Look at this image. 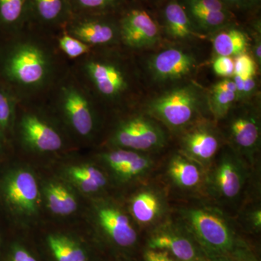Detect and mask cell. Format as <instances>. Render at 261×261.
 I'll return each instance as SVG.
<instances>
[{"label":"cell","instance_id":"cell-1","mask_svg":"<svg viewBox=\"0 0 261 261\" xmlns=\"http://www.w3.org/2000/svg\"><path fill=\"white\" fill-rule=\"evenodd\" d=\"M55 34L27 23L5 37L0 49V85L18 102H42L70 69Z\"/></svg>","mask_w":261,"mask_h":261},{"label":"cell","instance_id":"cell-2","mask_svg":"<svg viewBox=\"0 0 261 261\" xmlns=\"http://www.w3.org/2000/svg\"><path fill=\"white\" fill-rule=\"evenodd\" d=\"M126 48H92L70 62V71L92 95L101 109L126 106L134 88L133 70Z\"/></svg>","mask_w":261,"mask_h":261},{"label":"cell","instance_id":"cell-3","mask_svg":"<svg viewBox=\"0 0 261 261\" xmlns=\"http://www.w3.org/2000/svg\"><path fill=\"white\" fill-rule=\"evenodd\" d=\"M42 102L70 135L87 141L97 133L102 110L70 69Z\"/></svg>","mask_w":261,"mask_h":261},{"label":"cell","instance_id":"cell-4","mask_svg":"<svg viewBox=\"0 0 261 261\" xmlns=\"http://www.w3.org/2000/svg\"><path fill=\"white\" fill-rule=\"evenodd\" d=\"M14 126L22 145L34 152H58L66 143L65 130L42 102H18Z\"/></svg>","mask_w":261,"mask_h":261},{"label":"cell","instance_id":"cell-5","mask_svg":"<svg viewBox=\"0 0 261 261\" xmlns=\"http://www.w3.org/2000/svg\"><path fill=\"white\" fill-rule=\"evenodd\" d=\"M182 224L206 251L215 255L229 253L235 247V233L229 220L217 208L190 206L180 211Z\"/></svg>","mask_w":261,"mask_h":261},{"label":"cell","instance_id":"cell-6","mask_svg":"<svg viewBox=\"0 0 261 261\" xmlns=\"http://www.w3.org/2000/svg\"><path fill=\"white\" fill-rule=\"evenodd\" d=\"M202 96L193 84L178 87L151 101L148 113L172 130L194 124L200 113Z\"/></svg>","mask_w":261,"mask_h":261},{"label":"cell","instance_id":"cell-7","mask_svg":"<svg viewBox=\"0 0 261 261\" xmlns=\"http://www.w3.org/2000/svg\"><path fill=\"white\" fill-rule=\"evenodd\" d=\"M247 176L244 159L232 148H227L206 171L205 187L216 200L233 202L243 193Z\"/></svg>","mask_w":261,"mask_h":261},{"label":"cell","instance_id":"cell-8","mask_svg":"<svg viewBox=\"0 0 261 261\" xmlns=\"http://www.w3.org/2000/svg\"><path fill=\"white\" fill-rule=\"evenodd\" d=\"M166 132L152 118L133 114L121 118L109 137L114 148L130 149L140 152L159 150L166 145Z\"/></svg>","mask_w":261,"mask_h":261},{"label":"cell","instance_id":"cell-9","mask_svg":"<svg viewBox=\"0 0 261 261\" xmlns=\"http://www.w3.org/2000/svg\"><path fill=\"white\" fill-rule=\"evenodd\" d=\"M118 21L121 44L128 50L151 47L161 38L157 16L137 0H129L118 14Z\"/></svg>","mask_w":261,"mask_h":261},{"label":"cell","instance_id":"cell-10","mask_svg":"<svg viewBox=\"0 0 261 261\" xmlns=\"http://www.w3.org/2000/svg\"><path fill=\"white\" fill-rule=\"evenodd\" d=\"M63 30L92 48L121 45L118 14H73Z\"/></svg>","mask_w":261,"mask_h":261},{"label":"cell","instance_id":"cell-11","mask_svg":"<svg viewBox=\"0 0 261 261\" xmlns=\"http://www.w3.org/2000/svg\"><path fill=\"white\" fill-rule=\"evenodd\" d=\"M221 147L219 132L205 122L194 123L187 128L181 139V152L199 163L206 171L217 157Z\"/></svg>","mask_w":261,"mask_h":261},{"label":"cell","instance_id":"cell-12","mask_svg":"<svg viewBox=\"0 0 261 261\" xmlns=\"http://www.w3.org/2000/svg\"><path fill=\"white\" fill-rule=\"evenodd\" d=\"M184 224L164 223L151 235L148 248L166 250L178 261H200V252Z\"/></svg>","mask_w":261,"mask_h":261},{"label":"cell","instance_id":"cell-13","mask_svg":"<svg viewBox=\"0 0 261 261\" xmlns=\"http://www.w3.org/2000/svg\"><path fill=\"white\" fill-rule=\"evenodd\" d=\"M196 30L214 34L233 23L235 13L221 0H179Z\"/></svg>","mask_w":261,"mask_h":261},{"label":"cell","instance_id":"cell-14","mask_svg":"<svg viewBox=\"0 0 261 261\" xmlns=\"http://www.w3.org/2000/svg\"><path fill=\"white\" fill-rule=\"evenodd\" d=\"M5 198L13 208L22 214H35L39 207V192L32 173L20 170L12 173L4 185Z\"/></svg>","mask_w":261,"mask_h":261},{"label":"cell","instance_id":"cell-15","mask_svg":"<svg viewBox=\"0 0 261 261\" xmlns=\"http://www.w3.org/2000/svg\"><path fill=\"white\" fill-rule=\"evenodd\" d=\"M197 61L191 53L179 48H169L154 55L149 68L155 80L170 82L181 80L195 70Z\"/></svg>","mask_w":261,"mask_h":261},{"label":"cell","instance_id":"cell-16","mask_svg":"<svg viewBox=\"0 0 261 261\" xmlns=\"http://www.w3.org/2000/svg\"><path fill=\"white\" fill-rule=\"evenodd\" d=\"M29 23L51 33L64 29L73 15L70 0H28Z\"/></svg>","mask_w":261,"mask_h":261},{"label":"cell","instance_id":"cell-17","mask_svg":"<svg viewBox=\"0 0 261 261\" xmlns=\"http://www.w3.org/2000/svg\"><path fill=\"white\" fill-rule=\"evenodd\" d=\"M229 137L233 150L252 163L260 140V122L255 115L245 111L233 116L229 123Z\"/></svg>","mask_w":261,"mask_h":261},{"label":"cell","instance_id":"cell-18","mask_svg":"<svg viewBox=\"0 0 261 261\" xmlns=\"http://www.w3.org/2000/svg\"><path fill=\"white\" fill-rule=\"evenodd\" d=\"M99 226L111 240L122 247L133 246L137 243V232L128 215L116 206L103 205L97 210Z\"/></svg>","mask_w":261,"mask_h":261},{"label":"cell","instance_id":"cell-19","mask_svg":"<svg viewBox=\"0 0 261 261\" xmlns=\"http://www.w3.org/2000/svg\"><path fill=\"white\" fill-rule=\"evenodd\" d=\"M167 203L161 190L147 186L139 190L130 201V212L137 224L150 226L157 224L166 214Z\"/></svg>","mask_w":261,"mask_h":261},{"label":"cell","instance_id":"cell-20","mask_svg":"<svg viewBox=\"0 0 261 261\" xmlns=\"http://www.w3.org/2000/svg\"><path fill=\"white\" fill-rule=\"evenodd\" d=\"M161 28L172 39L178 40L200 37L179 0H161L158 4Z\"/></svg>","mask_w":261,"mask_h":261},{"label":"cell","instance_id":"cell-21","mask_svg":"<svg viewBox=\"0 0 261 261\" xmlns=\"http://www.w3.org/2000/svg\"><path fill=\"white\" fill-rule=\"evenodd\" d=\"M166 174L171 183L182 191H194L205 186V168L181 153L173 154L169 160Z\"/></svg>","mask_w":261,"mask_h":261},{"label":"cell","instance_id":"cell-22","mask_svg":"<svg viewBox=\"0 0 261 261\" xmlns=\"http://www.w3.org/2000/svg\"><path fill=\"white\" fill-rule=\"evenodd\" d=\"M213 34H215L213 46L218 56L235 58L245 53L248 47L246 33L233 23Z\"/></svg>","mask_w":261,"mask_h":261},{"label":"cell","instance_id":"cell-23","mask_svg":"<svg viewBox=\"0 0 261 261\" xmlns=\"http://www.w3.org/2000/svg\"><path fill=\"white\" fill-rule=\"evenodd\" d=\"M28 23V0H0V35L13 34Z\"/></svg>","mask_w":261,"mask_h":261},{"label":"cell","instance_id":"cell-24","mask_svg":"<svg viewBox=\"0 0 261 261\" xmlns=\"http://www.w3.org/2000/svg\"><path fill=\"white\" fill-rule=\"evenodd\" d=\"M49 210L59 216H68L77 210L78 203L71 192L59 184H50L45 190Z\"/></svg>","mask_w":261,"mask_h":261},{"label":"cell","instance_id":"cell-25","mask_svg":"<svg viewBox=\"0 0 261 261\" xmlns=\"http://www.w3.org/2000/svg\"><path fill=\"white\" fill-rule=\"evenodd\" d=\"M69 175L86 193H94L107 185L108 179L100 170L94 166H81L72 167Z\"/></svg>","mask_w":261,"mask_h":261},{"label":"cell","instance_id":"cell-26","mask_svg":"<svg viewBox=\"0 0 261 261\" xmlns=\"http://www.w3.org/2000/svg\"><path fill=\"white\" fill-rule=\"evenodd\" d=\"M73 14H119L129 0H70Z\"/></svg>","mask_w":261,"mask_h":261},{"label":"cell","instance_id":"cell-27","mask_svg":"<svg viewBox=\"0 0 261 261\" xmlns=\"http://www.w3.org/2000/svg\"><path fill=\"white\" fill-rule=\"evenodd\" d=\"M47 242L57 261H89L83 249L67 237L50 235Z\"/></svg>","mask_w":261,"mask_h":261},{"label":"cell","instance_id":"cell-28","mask_svg":"<svg viewBox=\"0 0 261 261\" xmlns=\"http://www.w3.org/2000/svg\"><path fill=\"white\" fill-rule=\"evenodd\" d=\"M55 39L58 49L70 62L80 59L88 54L92 49L82 41L70 35L63 29L55 34Z\"/></svg>","mask_w":261,"mask_h":261},{"label":"cell","instance_id":"cell-29","mask_svg":"<svg viewBox=\"0 0 261 261\" xmlns=\"http://www.w3.org/2000/svg\"><path fill=\"white\" fill-rule=\"evenodd\" d=\"M18 104L16 98L0 85V137L13 128Z\"/></svg>","mask_w":261,"mask_h":261},{"label":"cell","instance_id":"cell-30","mask_svg":"<svg viewBox=\"0 0 261 261\" xmlns=\"http://www.w3.org/2000/svg\"><path fill=\"white\" fill-rule=\"evenodd\" d=\"M209 106L216 120L222 119L229 112L233 103L238 99V94L230 91L211 89Z\"/></svg>","mask_w":261,"mask_h":261},{"label":"cell","instance_id":"cell-31","mask_svg":"<svg viewBox=\"0 0 261 261\" xmlns=\"http://www.w3.org/2000/svg\"><path fill=\"white\" fill-rule=\"evenodd\" d=\"M234 75L240 77L255 76L256 64L253 58L247 53L235 57Z\"/></svg>","mask_w":261,"mask_h":261},{"label":"cell","instance_id":"cell-32","mask_svg":"<svg viewBox=\"0 0 261 261\" xmlns=\"http://www.w3.org/2000/svg\"><path fill=\"white\" fill-rule=\"evenodd\" d=\"M233 80L236 85L238 99L249 97L256 88L255 76L240 77L233 75Z\"/></svg>","mask_w":261,"mask_h":261},{"label":"cell","instance_id":"cell-33","mask_svg":"<svg viewBox=\"0 0 261 261\" xmlns=\"http://www.w3.org/2000/svg\"><path fill=\"white\" fill-rule=\"evenodd\" d=\"M213 68L216 75L229 78L234 75V61L230 57L218 56L213 63Z\"/></svg>","mask_w":261,"mask_h":261},{"label":"cell","instance_id":"cell-34","mask_svg":"<svg viewBox=\"0 0 261 261\" xmlns=\"http://www.w3.org/2000/svg\"><path fill=\"white\" fill-rule=\"evenodd\" d=\"M145 261H176L166 250L148 249L145 252Z\"/></svg>","mask_w":261,"mask_h":261},{"label":"cell","instance_id":"cell-35","mask_svg":"<svg viewBox=\"0 0 261 261\" xmlns=\"http://www.w3.org/2000/svg\"><path fill=\"white\" fill-rule=\"evenodd\" d=\"M211 89L217 91H230V92H234L237 93L236 85L233 80H229L227 78L226 80L218 82L213 86Z\"/></svg>","mask_w":261,"mask_h":261},{"label":"cell","instance_id":"cell-36","mask_svg":"<svg viewBox=\"0 0 261 261\" xmlns=\"http://www.w3.org/2000/svg\"><path fill=\"white\" fill-rule=\"evenodd\" d=\"M10 261H37L24 249L18 248L13 252Z\"/></svg>","mask_w":261,"mask_h":261},{"label":"cell","instance_id":"cell-37","mask_svg":"<svg viewBox=\"0 0 261 261\" xmlns=\"http://www.w3.org/2000/svg\"><path fill=\"white\" fill-rule=\"evenodd\" d=\"M261 0H243L242 11L254 13L260 8Z\"/></svg>","mask_w":261,"mask_h":261},{"label":"cell","instance_id":"cell-38","mask_svg":"<svg viewBox=\"0 0 261 261\" xmlns=\"http://www.w3.org/2000/svg\"><path fill=\"white\" fill-rule=\"evenodd\" d=\"M229 9L232 10L233 13L235 11H242L243 7V0H221Z\"/></svg>","mask_w":261,"mask_h":261},{"label":"cell","instance_id":"cell-39","mask_svg":"<svg viewBox=\"0 0 261 261\" xmlns=\"http://www.w3.org/2000/svg\"><path fill=\"white\" fill-rule=\"evenodd\" d=\"M250 222L252 226L256 228H260L261 226V211L260 209H257L252 212L250 216Z\"/></svg>","mask_w":261,"mask_h":261},{"label":"cell","instance_id":"cell-40","mask_svg":"<svg viewBox=\"0 0 261 261\" xmlns=\"http://www.w3.org/2000/svg\"><path fill=\"white\" fill-rule=\"evenodd\" d=\"M260 46V38L257 37L256 40H255V46H254L253 48L254 57H255L254 60L259 64H260L261 61Z\"/></svg>","mask_w":261,"mask_h":261},{"label":"cell","instance_id":"cell-41","mask_svg":"<svg viewBox=\"0 0 261 261\" xmlns=\"http://www.w3.org/2000/svg\"><path fill=\"white\" fill-rule=\"evenodd\" d=\"M137 1L140 2L141 3H147H147H148V2H154V3H157L158 5L161 0H137Z\"/></svg>","mask_w":261,"mask_h":261},{"label":"cell","instance_id":"cell-42","mask_svg":"<svg viewBox=\"0 0 261 261\" xmlns=\"http://www.w3.org/2000/svg\"><path fill=\"white\" fill-rule=\"evenodd\" d=\"M247 261H256V260H247Z\"/></svg>","mask_w":261,"mask_h":261},{"label":"cell","instance_id":"cell-43","mask_svg":"<svg viewBox=\"0 0 261 261\" xmlns=\"http://www.w3.org/2000/svg\"><path fill=\"white\" fill-rule=\"evenodd\" d=\"M241 261H244V260H241ZM246 261H247V260H246Z\"/></svg>","mask_w":261,"mask_h":261}]
</instances>
